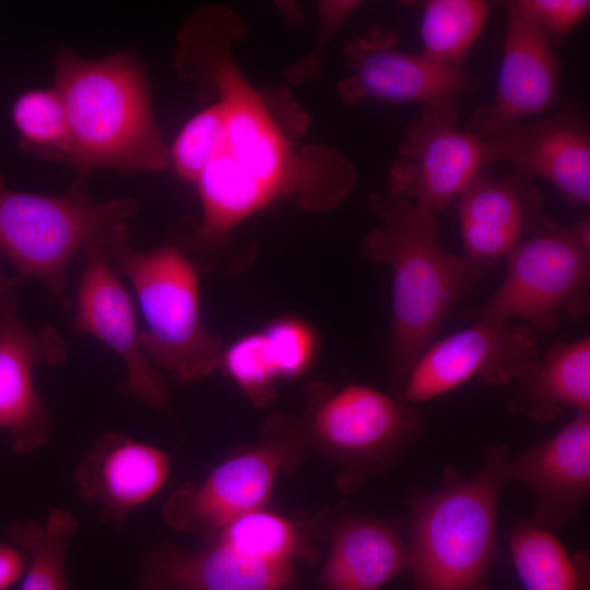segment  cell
Listing matches in <instances>:
<instances>
[{"label": "cell", "instance_id": "1", "mask_svg": "<svg viewBox=\"0 0 590 590\" xmlns=\"http://www.w3.org/2000/svg\"><path fill=\"white\" fill-rule=\"evenodd\" d=\"M368 206L380 224L361 240V252L391 274V318L385 346L390 386L399 399L416 359L455 305L492 268L439 243L436 213L374 193Z\"/></svg>", "mask_w": 590, "mask_h": 590}, {"label": "cell", "instance_id": "2", "mask_svg": "<svg viewBox=\"0 0 590 590\" xmlns=\"http://www.w3.org/2000/svg\"><path fill=\"white\" fill-rule=\"evenodd\" d=\"M480 457L482 465L471 476L447 464L437 488L411 491L412 590H496L489 577L498 559V505L511 456L508 445L491 441Z\"/></svg>", "mask_w": 590, "mask_h": 590}, {"label": "cell", "instance_id": "3", "mask_svg": "<svg viewBox=\"0 0 590 590\" xmlns=\"http://www.w3.org/2000/svg\"><path fill=\"white\" fill-rule=\"evenodd\" d=\"M54 88L69 119L67 161L76 180L103 168L123 174L161 172L169 154L156 123L143 66L132 50L84 59L63 47L55 63Z\"/></svg>", "mask_w": 590, "mask_h": 590}, {"label": "cell", "instance_id": "4", "mask_svg": "<svg viewBox=\"0 0 590 590\" xmlns=\"http://www.w3.org/2000/svg\"><path fill=\"white\" fill-rule=\"evenodd\" d=\"M137 208L132 199H93L86 181L75 180L63 194L44 196L12 190L0 174V253L21 279L36 278L69 309V263L88 246L111 256L129 246L128 222Z\"/></svg>", "mask_w": 590, "mask_h": 590}, {"label": "cell", "instance_id": "5", "mask_svg": "<svg viewBox=\"0 0 590 590\" xmlns=\"http://www.w3.org/2000/svg\"><path fill=\"white\" fill-rule=\"evenodd\" d=\"M117 270L132 285L145 323L139 343L146 358L179 382H192L219 367L220 335L202 323L198 268L174 243L114 255Z\"/></svg>", "mask_w": 590, "mask_h": 590}, {"label": "cell", "instance_id": "6", "mask_svg": "<svg viewBox=\"0 0 590 590\" xmlns=\"http://www.w3.org/2000/svg\"><path fill=\"white\" fill-rule=\"evenodd\" d=\"M305 399L300 420L307 445L340 463L346 491L400 461L426 433L420 409L368 386L334 389L311 381Z\"/></svg>", "mask_w": 590, "mask_h": 590}, {"label": "cell", "instance_id": "7", "mask_svg": "<svg viewBox=\"0 0 590 590\" xmlns=\"http://www.w3.org/2000/svg\"><path fill=\"white\" fill-rule=\"evenodd\" d=\"M503 283L483 305L461 312L470 322L521 319L534 332L556 330L560 314L578 320L590 306V223L536 232L507 257Z\"/></svg>", "mask_w": 590, "mask_h": 590}, {"label": "cell", "instance_id": "8", "mask_svg": "<svg viewBox=\"0 0 590 590\" xmlns=\"http://www.w3.org/2000/svg\"><path fill=\"white\" fill-rule=\"evenodd\" d=\"M209 57L226 117V145L216 158L228 162L266 206L290 196L309 210L335 206L338 186L296 172L298 163L286 138L232 59L214 51Z\"/></svg>", "mask_w": 590, "mask_h": 590}, {"label": "cell", "instance_id": "9", "mask_svg": "<svg viewBox=\"0 0 590 590\" xmlns=\"http://www.w3.org/2000/svg\"><path fill=\"white\" fill-rule=\"evenodd\" d=\"M252 448L216 467L202 482L176 489L163 507L175 530L202 533L221 529L234 519L262 509L280 471L291 470L308 447L300 416L273 413Z\"/></svg>", "mask_w": 590, "mask_h": 590}, {"label": "cell", "instance_id": "10", "mask_svg": "<svg viewBox=\"0 0 590 590\" xmlns=\"http://www.w3.org/2000/svg\"><path fill=\"white\" fill-rule=\"evenodd\" d=\"M489 164L483 139L461 129L457 105L422 106L388 173V196L437 213Z\"/></svg>", "mask_w": 590, "mask_h": 590}, {"label": "cell", "instance_id": "11", "mask_svg": "<svg viewBox=\"0 0 590 590\" xmlns=\"http://www.w3.org/2000/svg\"><path fill=\"white\" fill-rule=\"evenodd\" d=\"M538 356L534 331L527 324L471 322L425 349L398 400L413 405L427 402L473 378L488 386L505 385Z\"/></svg>", "mask_w": 590, "mask_h": 590}, {"label": "cell", "instance_id": "12", "mask_svg": "<svg viewBox=\"0 0 590 590\" xmlns=\"http://www.w3.org/2000/svg\"><path fill=\"white\" fill-rule=\"evenodd\" d=\"M397 43L394 31L375 26L347 45L351 74L339 85L343 101L458 105L472 90L473 80L463 68L440 67L421 54L399 50Z\"/></svg>", "mask_w": 590, "mask_h": 590}, {"label": "cell", "instance_id": "13", "mask_svg": "<svg viewBox=\"0 0 590 590\" xmlns=\"http://www.w3.org/2000/svg\"><path fill=\"white\" fill-rule=\"evenodd\" d=\"M83 251L72 330L93 335L110 347L125 364L128 390L148 406L167 411L166 384L141 350L133 300L109 251L99 246Z\"/></svg>", "mask_w": 590, "mask_h": 590}, {"label": "cell", "instance_id": "14", "mask_svg": "<svg viewBox=\"0 0 590 590\" xmlns=\"http://www.w3.org/2000/svg\"><path fill=\"white\" fill-rule=\"evenodd\" d=\"M480 135L489 164L509 162L530 178H542L574 206L590 203V133L571 107L542 118L506 123Z\"/></svg>", "mask_w": 590, "mask_h": 590}, {"label": "cell", "instance_id": "15", "mask_svg": "<svg viewBox=\"0 0 590 590\" xmlns=\"http://www.w3.org/2000/svg\"><path fill=\"white\" fill-rule=\"evenodd\" d=\"M66 357V343L55 328L45 324L31 331L21 321L17 290L0 299V428L10 432L16 452L42 447L54 430L34 388V365L57 367Z\"/></svg>", "mask_w": 590, "mask_h": 590}, {"label": "cell", "instance_id": "16", "mask_svg": "<svg viewBox=\"0 0 590 590\" xmlns=\"http://www.w3.org/2000/svg\"><path fill=\"white\" fill-rule=\"evenodd\" d=\"M497 4L506 17L503 59L494 101L475 110L468 128L476 134L540 118L559 95L560 63L551 39L516 0Z\"/></svg>", "mask_w": 590, "mask_h": 590}, {"label": "cell", "instance_id": "17", "mask_svg": "<svg viewBox=\"0 0 590 590\" xmlns=\"http://www.w3.org/2000/svg\"><path fill=\"white\" fill-rule=\"evenodd\" d=\"M464 255L493 267L520 243L555 223L533 179L512 169L482 170L455 202Z\"/></svg>", "mask_w": 590, "mask_h": 590}, {"label": "cell", "instance_id": "18", "mask_svg": "<svg viewBox=\"0 0 590 590\" xmlns=\"http://www.w3.org/2000/svg\"><path fill=\"white\" fill-rule=\"evenodd\" d=\"M507 476L531 493L530 522L554 532L573 523L590 494V413L511 459Z\"/></svg>", "mask_w": 590, "mask_h": 590}, {"label": "cell", "instance_id": "19", "mask_svg": "<svg viewBox=\"0 0 590 590\" xmlns=\"http://www.w3.org/2000/svg\"><path fill=\"white\" fill-rule=\"evenodd\" d=\"M169 458L162 450L118 433L101 435L78 464L81 497L99 509L101 519L120 528L129 514L164 485Z\"/></svg>", "mask_w": 590, "mask_h": 590}, {"label": "cell", "instance_id": "20", "mask_svg": "<svg viewBox=\"0 0 590 590\" xmlns=\"http://www.w3.org/2000/svg\"><path fill=\"white\" fill-rule=\"evenodd\" d=\"M142 590H292V564L270 563L244 555L227 545L208 542L187 552L161 543L144 559Z\"/></svg>", "mask_w": 590, "mask_h": 590}, {"label": "cell", "instance_id": "21", "mask_svg": "<svg viewBox=\"0 0 590 590\" xmlns=\"http://www.w3.org/2000/svg\"><path fill=\"white\" fill-rule=\"evenodd\" d=\"M409 569L403 522L354 517L337 527L319 581L326 590H379Z\"/></svg>", "mask_w": 590, "mask_h": 590}, {"label": "cell", "instance_id": "22", "mask_svg": "<svg viewBox=\"0 0 590 590\" xmlns=\"http://www.w3.org/2000/svg\"><path fill=\"white\" fill-rule=\"evenodd\" d=\"M514 381L516 390L507 403L511 414L546 423L566 408L590 413V338L556 342Z\"/></svg>", "mask_w": 590, "mask_h": 590}, {"label": "cell", "instance_id": "23", "mask_svg": "<svg viewBox=\"0 0 590 590\" xmlns=\"http://www.w3.org/2000/svg\"><path fill=\"white\" fill-rule=\"evenodd\" d=\"M509 553L519 590H590V554L569 553L554 531L528 519L509 536Z\"/></svg>", "mask_w": 590, "mask_h": 590}, {"label": "cell", "instance_id": "24", "mask_svg": "<svg viewBox=\"0 0 590 590\" xmlns=\"http://www.w3.org/2000/svg\"><path fill=\"white\" fill-rule=\"evenodd\" d=\"M492 4L483 0H428L421 20V55L445 68L463 61L487 22Z\"/></svg>", "mask_w": 590, "mask_h": 590}, {"label": "cell", "instance_id": "25", "mask_svg": "<svg viewBox=\"0 0 590 590\" xmlns=\"http://www.w3.org/2000/svg\"><path fill=\"white\" fill-rule=\"evenodd\" d=\"M78 528L73 514L55 507L45 523L19 522L10 526L8 534L30 563L20 590H69L64 557Z\"/></svg>", "mask_w": 590, "mask_h": 590}, {"label": "cell", "instance_id": "26", "mask_svg": "<svg viewBox=\"0 0 590 590\" xmlns=\"http://www.w3.org/2000/svg\"><path fill=\"white\" fill-rule=\"evenodd\" d=\"M204 538L270 563L292 564L296 558H315L314 550L294 522L262 509L247 512Z\"/></svg>", "mask_w": 590, "mask_h": 590}, {"label": "cell", "instance_id": "27", "mask_svg": "<svg viewBox=\"0 0 590 590\" xmlns=\"http://www.w3.org/2000/svg\"><path fill=\"white\" fill-rule=\"evenodd\" d=\"M12 120L24 151L48 161H67L70 125L64 104L54 87L22 93L12 106Z\"/></svg>", "mask_w": 590, "mask_h": 590}, {"label": "cell", "instance_id": "28", "mask_svg": "<svg viewBox=\"0 0 590 590\" xmlns=\"http://www.w3.org/2000/svg\"><path fill=\"white\" fill-rule=\"evenodd\" d=\"M219 367L257 408H267L275 399L279 375L262 331L246 333L224 347Z\"/></svg>", "mask_w": 590, "mask_h": 590}, {"label": "cell", "instance_id": "29", "mask_svg": "<svg viewBox=\"0 0 590 590\" xmlns=\"http://www.w3.org/2000/svg\"><path fill=\"white\" fill-rule=\"evenodd\" d=\"M225 145L226 117L217 101L185 123L168 151L169 162L181 178L196 182Z\"/></svg>", "mask_w": 590, "mask_h": 590}, {"label": "cell", "instance_id": "30", "mask_svg": "<svg viewBox=\"0 0 590 590\" xmlns=\"http://www.w3.org/2000/svg\"><path fill=\"white\" fill-rule=\"evenodd\" d=\"M279 378L304 374L316 353V335L311 327L296 317H282L262 330Z\"/></svg>", "mask_w": 590, "mask_h": 590}, {"label": "cell", "instance_id": "31", "mask_svg": "<svg viewBox=\"0 0 590 590\" xmlns=\"http://www.w3.org/2000/svg\"><path fill=\"white\" fill-rule=\"evenodd\" d=\"M552 43L564 38L590 11L588 0H516Z\"/></svg>", "mask_w": 590, "mask_h": 590}, {"label": "cell", "instance_id": "32", "mask_svg": "<svg viewBox=\"0 0 590 590\" xmlns=\"http://www.w3.org/2000/svg\"><path fill=\"white\" fill-rule=\"evenodd\" d=\"M24 568L22 551L0 544V590L9 589L21 577Z\"/></svg>", "mask_w": 590, "mask_h": 590}, {"label": "cell", "instance_id": "33", "mask_svg": "<svg viewBox=\"0 0 590 590\" xmlns=\"http://www.w3.org/2000/svg\"><path fill=\"white\" fill-rule=\"evenodd\" d=\"M1 256L0 253V299L7 294L16 291L24 281L17 274L15 276H9L3 272L1 268Z\"/></svg>", "mask_w": 590, "mask_h": 590}]
</instances>
